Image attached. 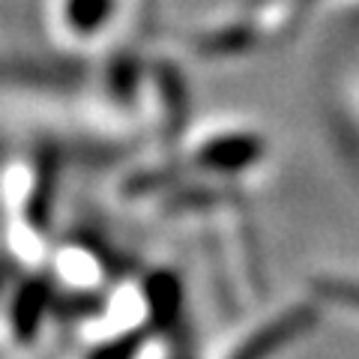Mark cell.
Here are the masks:
<instances>
[{
  "instance_id": "6da1fadb",
  "label": "cell",
  "mask_w": 359,
  "mask_h": 359,
  "mask_svg": "<svg viewBox=\"0 0 359 359\" xmlns=\"http://www.w3.org/2000/svg\"><path fill=\"white\" fill-rule=\"evenodd\" d=\"M314 323H318V309L294 306V309L282 311L278 318H273L269 323H264L261 330H255L228 359H273L278 351L294 344L299 335H306Z\"/></svg>"
},
{
  "instance_id": "3957f363",
  "label": "cell",
  "mask_w": 359,
  "mask_h": 359,
  "mask_svg": "<svg viewBox=\"0 0 359 359\" xmlns=\"http://www.w3.org/2000/svg\"><path fill=\"white\" fill-rule=\"evenodd\" d=\"M257 159H261V144L249 135H231V138L210 141L198 156V162L210 171H245Z\"/></svg>"
},
{
  "instance_id": "8992f818",
  "label": "cell",
  "mask_w": 359,
  "mask_h": 359,
  "mask_svg": "<svg viewBox=\"0 0 359 359\" xmlns=\"http://www.w3.org/2000/svg\"><path fill=\"white\" fill-rule=\"evenodd\" d=\"M144 344V332H129V335H120V339L108 341L102 347H96L87 359H135Z\"/></svg>"
},
{
  "instance_id": "277c9868",
  "label": "cell",
  "mask_w": 359,
  "mask_h": 359,
  "mask_svg": "<svg viewBox=\"0 0 359 359\" xmlns=\"http://www.w3.org/2000/svg\"><path fill=\"white\" fill-rule=\"evenodd\" d=\"M48 299H51V290L42 278H30L18 290V297L13 302V330L18 341H30L36 335L45 311H48Z\"/></svg>"
},
{
  "instance_id": "52a82bcc",
  "label": "cell",
  "mask_w": 359,
  "mask_h": 359,
  "mask_svg": "<svg viewBox=\"0 0 359 359\" xmlns=\"http://www.w3.org/2000/svg\"><path fill=\"white\" fill-rule=\"evenodd\" d=\"M0 290H4V273H0Z\"/></svg>"
},
{
  "instance_id": "5b68a950",
  "label": "cell",
  "mask_w": 359,
  "mask_h": 359,
  "mask_svg": "<svg viewBox=\"0 0 359 359\" xmlns=\"http://www.w3.org/2000/svg\"><path fill=\"white\" fill-rule=\"evenodd\" d=\"M314 294L347 309H359V282H353V278H318Z\"/></svg>"
},
{
  "instance_id": "7a4b0ae2",
  "label": "cell",
  "mask_w": 359,
  "mask_h": 359,
  "mask_svg": "<svg viewBox=\"0 0 359 359\" xmlns=\"http://www.w3.org/2000/svg\"><path fill=\"white\" fill-rule=\"evenodd\" d=\"M144 297H147L150 323L153 330L177 332L180 320H183V285L174 273H153L144 285Z\"/></svg>"
}]
</instances>
